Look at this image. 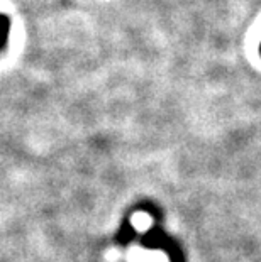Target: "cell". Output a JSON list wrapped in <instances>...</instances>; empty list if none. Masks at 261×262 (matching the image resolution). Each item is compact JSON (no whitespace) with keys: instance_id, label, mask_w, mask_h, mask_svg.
<instances>
[{"instance_id":"cell-1","label":"cell","mask_w":261,"mask_h":262,"mask_svg":"<svg viewBox=\"0 0 261 262\" xmlns=\"http://www.w3.org/2000/svg\"><path fill=\"white\" fill-rule=\"evenodd\" d=\"M9 34H10V20L7 15L0 14V51H4V48L7 46Z\"/></svg>"},{"instance_id":"cell-2","label":"cell","mask_w":261,"mask_h":262,"mask_svg":"<svg viewBox=\"0 0 261 262\" xmlns=\"http://www.w3.org/2000/svg\"><path fill=\"white\" fill-rule=\"evenodd\" d=\"M259 56H261V42H259Z\"/></svg>"}]
</instances>
